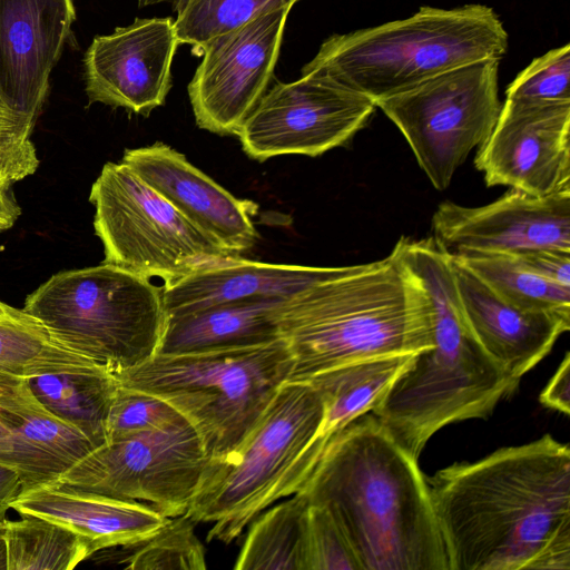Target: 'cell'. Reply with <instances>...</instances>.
I'll return each instance as SVG.
<instances>
[{
    "instance_id": "1",
    "label": "cell",
    "mask_w": 570,
    "mask_h": 570,
    "mask_svg": "<svg viewBox=\"0 0 570 570\" xmlns=\"http://www.w3.org/2000/svg\"><path fill=\"white\" fill-rule=\"evenodd\" d=\"M450 570H570V448L550 434L426 478Z\"/></svg>"
},
{
    "instance_id": "2",
    "label": "cell",
    "mask_w": 570,
    "mask_h": 570,
    "mask_svg": "<svg viewBox=\"0 0 570 570\" xmlns=\"http://www.w3.org/2000/svg\"><path fill=\"white\" fill-rule=\"evenodd\" d=\"M417 461L368 412L328 440L301 489L333 515L361 570H450Z\"/></svg>"
},
{
    "instance_id": "3",
    "label": "cell",
    "mask_w": 570,
    "mask_h": 570,
    "mask_svg": "<svg viewBox=\"0 0 570 570\" xmlns=\"http://www.w3.org/2000/svg\"><path fill=\"white\" fill-rule=\"evenodd\" d=\"M277 323L293 357L288 381L433 346L429 295L396 244L383 259L337 267L286 297Z\"/></svg>"
},
{
    "instance_id": "4",
    "label": "cell",
    "mask_w": 570,
    "mask_h": 570,
    "mask_svg": "<svg viewBox=\"0 0 570 570\" xmlns=\"http://www.w3.org/2000/svg\"><path fill=\"white\" fill-rule=\"evenodd\" d=\"M432 307L433 346L416 354L371 412L414 459L443 426L487 419L519 382L484 351L462 312L452 257L434 237L396 243Z\"/></svg>"
},
{
    "instance_id": "5",
    "label": "cell",
    "mask_w": 570,
    "mask_h": 570,
    "mask_svg": "<svg viewBox=\"0 0 570 570\" xmlns=\"http://www.w3.org/2000/svg\"><path fill=\"white\" fill-rule=\"evenodd\" d=\"M509 36L484 4L424 6L414 14L326 38L302 75L316 73L374 104L448 70L507 53Z\"/></svg>"
},
{
    "instance_id": "6",
    "label": "cell",
    "mask_w": 570,
    "mask_h": 570,
    "mask_svg": "<svg viewBox=\"0 0 570 570\" xmlns=\"http://www.w3.org/2000/svg\"><path fill=\"white\" fill-rule=\"evenodd\" d=\"M292 367V354L279 336L255 345L157 353L114 375L120 385L169 403L217 460L249 432Z\"/></svg>"
},
{
    "instance_id": "7",
    "label": "cell",
    "mask_w": 570,
    "mask_h": 570,
    "mask_svg": "<svg viewBox=\"0 0 570 570\" xmlns=\"http://www.w3.org/2000/svg\"><path fill=\"white\" fill-rule=\"evenodd\" d=\"M22 309L68 348L114 374L156 355L168 320L163 288L104 262L51 276Z\"/></svg>"
},
{
    "instance_id": "8",
    "label": "cell",
    "mask_w": 570,
    "mask_h": 570,
    "mask_svg": "<svg viewBox=\"0 0 570 570\" xmlns=\"http://www.w3.org/2000/svg\"><path fill=\"white\" fill-rule=\"evenodd\" d=\"M323 415L322 395L309 382L286 381L243 440L212 460L186 512L197 523H213L207 541L229 544L278 501L289 472L314 442Z\"/></svg>"
},
{
    "instance_id": "9",
    "label": "cell",
    "mask_w": 570,
    "mask_h": 570,
    "mask_svg": "<svg viewBox=\"0 0 570 570\" xmlns=\"http://www.w3.org/2000/svg\"><path fill=\"white\" fill-rule=\"evenodd\" d=\"M94 227L105 261L165 284L240 256L209 238L122 161L107 163L92 184Z\"/></svg>"
},
{
    "instance_id": "10",
    "label": "cell",
    "mask_w": 570,
    "mask_h": 570,
    "mask_svg": "<svg viewBox=\"0 0 570 570\" xmlns=\"http://www.w3.org/2000/svg\"><path fill=\"white\" fill-rule=\"evenodd\" d=\"M499 66V59L468 63L375 102L402 132L435 189L448 188L494 128L502 107Z\"/></svg>"
},
{
    "instance_id": "11",
    "label": "cell",
    "mask_w": 570,
    "mask_h": 570,
    "mask_svg": "<svg viewBox=\"0 0 570 570\" xmlns=\"http://www.w3.org/2000/svg\"><path fill=\"white\" fill-rule=\"evenodd\" d=\"M210 464L198 434L183 421L107 440L53 483L144 502L170 518L187 512Z\"/></svg>"
},
{
    "instance_id": "12",
    "label": "cell",
    "mask_w": 570,
    "mask_h": 570,
    "mask_svg": "<svg viewBox=\"0 0 570 570\" xmlns=\"http://www.w3.org/2000/svg\"><path fill=\"white\" fill-rule=\"evenodd\" d=\"M375 109L370 98L326 76L306 73L267 90L237 136L246 155L258 161L316 157L350 141Z\"/></svg>"
},
{
    "instance_id": "13",
    "label": "cell",
    "mask_w": 570,
    "mask_h": 570,
    "mask_svg": "<svg viewBox=\"0 0 570 570\" xmlns=\"http://www.w3.org/2000/svg\"><path fill=\"white\" fill-rule=\"evenodd\" d=\"M292 7L261 14L210 40L188 85L199 128L237 135L267 91Z\"/></svg>"
},
{
    "instance_id": "14",
    "label": "cell",
    "mask_w": 570,
    "mask_h": 570,
    "mask_svg": "<svg viewBox=\"0 0 570 570\" xmlns=\"http://www.w3.org/2000/svg\"><path fill=\"white\" fill-rule=\"evenodd\" d=\"M474 165L488 187L540 197L570 189V102L505 99Z\"/></svg>"
},
{
    "instance_id": "15",
    "label": "cell",
    "mask_w": 570,
    "mask_h": 570,
    "mask_svg": "<svg viewBox=\"0 0 570 570\" xmlns=\"http://www.w3.org/2000/svg\"><path fill=\"white\" fill-rule=\"evenodd\" d=\"M432 228L434 239L450 254L570 252V189L540 197L511 188L476 207L446 200L434 212Z\"/></svg>"
},
{
    "instance_id": "16",
    "label": "cell",
    "mask_w": 570,
    "mask_h": 570,
    "mask_svg": "<svg viewBox=\"0 0 570 570\" xmlns=\"http://www.w3.org/2000/svg\"><path fill=\"white\" fill-rule=\"evenodd\" d=\"M179 45L170 17L136 19L96 37L83 58L89 102L122 107L147 116L165 102Z\"/></svg>"
},
{
    "instance_id": "17",
    "label": "cell",
    "mask_w": 570,
    "mask_h": 570,
    "mask_svg": "<svg viewBox=\"0 0 570 570\" xmlns=\"http://www.w3.org/2000/svg\"><path fill=\"white\" fill-rule=\"evenodd\" d=\"M75 18L72 0H0V101L38 119Z\"/></svg>"
},
{
    "instance_id": "18",
    "label": "cell",
    "mask_w": 570,
    "mask_h": 570,
    "mask_svg": "<svg viewBox=\"0 0 570 570\" xmlns=\"http://www.w3.org/2000/svg\"><path fill=\"white\" fill-rule=\"evenodd\" d=\"M121 161L222 247L240 255L255 245L257 204L233 196L183 154L156 142L126 149Z\"/></svg>"
},
{
    "instance_id": "19",
    "label": "cell",
    "mask_w": 570,
    "mask_h": 570,
    "mask_svg": "<svg viewBox=\"0 0 570 570\" xmlns=\"http://www.w3.org/2000/svg\"><path fill=\"white\" fill-rule=\"evenodd\" d=\"M465 321L484 351L514 381L533 368L570 328V317L519 308L452 256Z\"/></svg>"
},
{
    "instance_id": "20",
    "label": "cell",
    "mask_w": 570,
    "mask_h": 570,
    "mask_svg": "<svg viewBox=\"0 0 570 570\" xmlns=\"http://www.w3.org/2000/svg\"><path fill=\"white\" fill-rule=\"evenodd\" d=\"M20 515L53 521L83 539L94 554L126 547L159 530L169 519L150 504L77 490L58 483L36 487L12 501Z\"/></svg>"
},
{
    "instance_id": "21",
    "label": "cell",
    "mask_w": 570,
    "mask_h": 570,
    "mask_svg": "<svg viewBox=\"0 0 570 570\" xmlns=\"http://www.w3.org/2000/svg\"><path fill=\"white\" fill-rule=\"evenodd\" d=\"M94 449L83 433L46 409L28 383L0 405V466L19 476L21 491L56 482Z\"/></svg>"
},
{
    "instance_id": "22",
    "label": "cell",
    "mask_w": 570,
    "mask_h": 570,
    "mask_svg": "<svg viewBox=\"0 0 570 570\" xmlns=\"http://www.w3.org/2000/svg\"><path fill=\"white\" fill-rule=\"evenodd\" d=\"M337 267H314L249 261L242 256L208 264L165 284L168 316L250 298H286L331 276Z\"/></svg>"
},
{
    "instance_id": "23",
    "label": "cell",
    "mask_w": 570,
    "mask_h": 570,
    "mask_svg": "<svg viewBox=\"0 0 570 570\" xmlns=\"http://www.w3.org/2000/svg\"><path fill=\"white\" fill-rule=\"evenodd\" d=\"M414 356L364 360L324 372L306 381L322 395L323 421L314 442L289 472L278 493V500L301 491L328 440L356 417L372 412Z\"/></svg>"
},
{
    "instance_id": "24",
    "label": "cell",
    "mask_w": 570,
    "mask_h": 570,
    "mask_svg": "<svg viewBox=\"0 0 570 570\" xmlns=\"http://www.w3.org/2000/svg\"><path fill=\"white\" fill-rule=\"evenodd\" d=\"M285 298H250L168 316L158 353H184L267 343L279 337Z\"/></svg>"
},
{
    "instance_id": "25",
    "label": "cell",
    "mask_w": 570,
    "mask_h": 570,
    "mask_svg": "<svg viewBox=\"0 0 570 570\" xmlns=\"http://www.w3.org/2000/svg\"><path fill=\"white\" fill-rule=\"evenodd\" d=\"M98 370L108 368L68 348L23 309L7 305L0 314V405L32 376Z\"/></svg>"
},
{
    "instance_id": "26",
    "label": "cell",
    "mask_w": 570,
    "mask_h": 570,
    "mask_svg": "<svg viewBox=\"0 0 570 570\" xmlns=\"http://www.w3.org/2000/svg\"><path fill=\"white\" fill-rule=\"evenodd\" d=\"M27 383L46 409L78 429L95 448L106 442L108 413L119 385L114 373H49L32 376Z\"/></svg>"
},
{
    "instance_id": "27",
    "label": "cell",
    "mask_w": 570,
    "mask_h": 570,
    "mask_svg": "<svg viewBox=\"0 0 570 570\" xmlns=\"http://www.w3.org/2000/svg\"><path fill=\"white\" fill-rule=\"evenodd\" d=\"M287 498L266 508L249 523L235 570H303L308 500L303 492Z\"/></svg>"
},
{
    "instance_id": "28",
    "label": "cell",
    "mask_w": 570,
    "mask_h": 570,
    "mask_svg": "<svg viewBox=\"0 0 570 570\" xmlns=\"http://www.w3.org/2000/svg\"><path fill=\"white\" fill-rule=\"evenodd\" d=\"M451 255L511 305L570 317V287L527 271L509 255L478 252Z\"/></svg>"
},
{
    "instance_id": "29",
    "label": "cell",
    "mask_w": 570,
    "mask_h": 570,
    "mask_svg": "<svg viewBox=\"0 0 570 570\" xmlns=\"http://www.w3.org/2000/svg\"><path fill=\"white\" fill-rule=\"evenodd\" d=\"M6 531L7 570H71L94 556L73 531L48 519L21 515Z\"/></svg>"
},
{
    "instance_id": "30",
    "label": "cell",
    "mask_w": 570,
    "mask_h": 570,
    "mask_svg": "<svg viewBox=\"0 0 570 570\" xmlns=\"http://www.w3.org/2000/svg\"><path fill=\"white\" fill-rule=\"evenodd\" d=\"M299 0H179L175 29L179 43L202 55L214 38L229 32L261 14L293 7Z\"/></svg>"
},
{
    "instance_id": "31",
    "label": "cell",
    "mask_w": 570,
    "mask_h": 570,
    "mask_svg": "<svg viewBox=\"0 0 570 570\" xmlns=\"http://www.w3.org/2000/svg\"><path fill=\"white\" fill-rule=\"evenodd\" d=\"M188 514L170 517L155 533L130 546L119 560L130 570H204L205 548Z\"/></svg>"
},
{
    "instance_id": "32",
    "label": "cell",
    "mask_w": 570,
    "mask_h": 570,
    "mask_svg": "<svg viewBox=\"0 0 570 570\" xmlns=\"http://www.w3.org/2000/svg\"><path fill=\"white\" fill-rule=\"evenodd\" d=\"M36 122L0 101V230L10 228L21 213L10 187L35 174L39 166L30 139Z\"/></svg>"
},
{
    "instance_id": "33",
    "label": "cell",
    "mask_w": 570,
    "mask_h": 570,
    "mask_svg": "<svg viewBox=\"0 0 570 570\" xmlns=\"http://www.w3.org/2000/svg\"><path fill=\"white\" fill-rule=\"evenodd\" d=\"M570 45L533 59L507 87L505 99L523 102H570Z\"/></svg>"
},
{
    "instance_id": "34",
    "label": "cell",
    "mask_w": 570,
    "mask_h": 570,
    "mask_svg": "<svg viewBox=\"0 0 570 570\" xmlns=\"http://www.w3.org/2000/svg\"><path fill=\"white\" fill-rule=\"evenodd\" d=\"M303 570H361L333 515L325 507L309 501L304 514Z\"/></svg>"
},
{
    "instance_id": "35",
    "label": "cell",
    "mask_w": 570,
    "mask_h": 570,
    "mask_svg": "<svg viewBox=\"0 0 570 570\" xmlns=\"http://www.w3.org/2000/svg\"><path fill=\"white\" fill-rule=\"evenodd\" d=\"M183 421H186L184 416L160 397L119 384L108 413L107 440L159 430Z\"/></svg>"
},
{
    "instance_id": "36",
    "label": "cell",
    "mask_w": 570,
    "mask_h": 570,
    "mask_svg": "<svg viewBox=\"0 0 570 570\" xmlns=\"http://www.w3.org/2000/svg\"><path fill=\"white\" fill-rule=\"evenodd\" d=\"M504 255L540 277L570 287V252L535 248Z\"/></svg>"
},
{
    "instance_id": "37",
    "label": "cell",
    "mask_w": 570,
    "mask_h": 570,
    "mask_svg": "<svg viewBox=\"0 0 570 570\" xmlns=\"http://www.w3.org/2000/svg\"><path fill=\"white\" fill-rule=\"evenodd\" d=\"M542 405L566 415L570 412V355L566 353L558 370L539 397Z\"/></svg>"
},
{
    "instance_id": "38",
    "label": "cell",
    "mask_w": 570,
    "mask_h": 570,
    "mask_svg": "<svg viewBox=\"0 0 570 570\" xmlns=\"http://www.w3.org/2000/svg\"><path fill=\"white\" fill-rule=\"evenodd\" d=\"M20 492L19 476L11 470L0 466V519H6L7 511Z\"/></svg>"
},
{
    "instance_id": "39",
    "label": "cell",
    "mask_w": 570,
    "mask_h": 570,
    "mask_svg": "<svg viewBox=\"0 0 570 570\" xmlns=\"http://www.w3.org/2000/svg\"><path fill=\"white\" fill-rule=\"evenodd\" d=\"M7 519H0V570H7L6 531Z\"/></svg>"
},
{
    "instance_id": "40",
    "label": "cell",
    "mask_w": 570,
    "mask_h": 570,
    "mask_svg": "<svg viewBox=\"0 0 570 570\" xmlns=\"http://www.w3.org/2000/svg\"><path fill=\"white\" fill-rule=\"evenodd\" d=\"M179 0H138L140 7L161 3V2H169L173 7V10L177 6Z\"/></svg>"
},
{
    "instance_id": "41",
    "label": "cell",
    "mask_w": 570,
    "mask_h": 570,
    "mask_svg": "<svg viewBox=\"0 0 570 570\" xmlns=\"http://www.w3.org/2000/svg\"><path fill=\"white\" fill-rule=\"evenodd\" d=\"M7 304L0 302V314L4 312Z\"/></svg>"
}]
</instances>
